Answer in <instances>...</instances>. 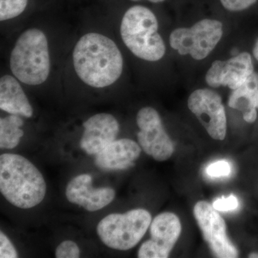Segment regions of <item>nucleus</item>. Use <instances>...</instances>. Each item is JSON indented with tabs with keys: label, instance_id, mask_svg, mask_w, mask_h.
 <instances>
[{
	"label": "nucleus",
	"instance_id": "obj_5",
	"mask_svg": "<svg viewBox=\"0 0 258 258\" xmlns=\"http://www.w3.org/2000/svg\"><path fill=\"white\" fill-rule=\"evenodd\" d=\"M152 221V215L144 209L110 214L98 224L97 233L107 247L128 250L140 242Z\"/></svg>",
	"mask_w": 258,
	"mask_h": 258
},
{
	"label": "nucleus",
	"instance_id": "obj_6",
	"mask_svg": "<svg viewBox=\"0 0 258 258\" xmlns=\"http://www.w3.org/2000/svg\"><path fill=\"white\" fill-rule=\"evenodd\" d=\"M223 36V24L215 19L205 18L189 28L173 30L169 44L181 55H189L196 60L208 57Z\"/></svg>",
	"mask_w": 258,
	"mask_h": 258
},
{
	"label": "nucleus",
	"instance_id": "obj_26",
	"mask_svg": "<svg viewBox=\"0 0 258 258\" xmlns=\"http://www.w3.org/2000/svg\"><path fill=\"white\" fill-rule=\"evenodd\" d=\"M252 53H253L254 58L258 61V39L254 44Z\"/></svg>",
	"mask_w": 258,
	"mask_h": 258
},
{
	"label": "nucleus",
	"instance_id": "obj_2",
	"mask_svg": "<svg viewBox=\"0 0 258 258\" xmlns=\"http://www.w3.org/2000/svg\"><path fill=\"white\" fill-rule=\"evenodd\" d=\"M46 189L41 173L26 158L0 156V191L10 204L20 209L34 208L44 200Z\"/></svg>",
	"mask_w": 258,
	"mask_h": 258
},
{
	"label": "nucleus",
	"instance_id": "obj_19",
	"mask_svg": "<svg viewBox=\"0 0 258 258\" xmlns=\"http://www.w3.org/2000/svg\"><path fill=\"white\" fill-rule=\"evenodd\" d=\"M80 257V249L76 242L66 240L61 242L55 249V257L78 258Z\"/></svg>",
	"mask_w": 258,
	"mask_h": 258
},
{
	"label": "nucleus",
	"instance_id": "obj_13",
	"mask_svg": "<svg viewBox=\"0 0 258 258\" xmlns=\"http://www.w3.org/2000/svg\"><path fill=\"white\" fill-rule=\"evenodd\" d=\"M84 132L81 147L90 155H96L115 140L119 133V123L113 115L98 113L83 123Z\"/></svg>",
	"mask_w": 258,
	"mask_h": 258
},
{
	"label": "nucleus",
	"instance_id": "obj_15",
	"mask_svg": "<svg viewBox=\"0 0 258 258\" xmlns=\"http://www.w3.org/2000/svg\"><path fill=\"white\" fill-rule=\"evenodd\" d=\"M0 108L10 114L30 118L33 109L21 85L15 77L5 75L0 79Z\"/></svg>",
	"mask_w": 258,
	"mask_h": 258
},
{
	"label": "nucleus",
	"instance_id": "obj_25",
	"mask_svg": "<svg viewBox=\"0 0 258 258\" xmlns=\"http://www.w3.org/2000/svg\"><path fill=\"white\" fill-rule=\"evenodd\" d=\"M131 2H141L143 0H129ZM146 1L149 2V3H153V4H161V3H165L167 0H146Z\"/></svg>",
	"mask_w": 258,
	"mask_h": 258
},
{
	"label": "nucleus",
	"instance_id": "obj_11",
	"mask_svg": "<svg viewBox=\"0 0 258 258\" xmlns=\"http://www.w3.org/2000/svg\"><path fill=\"white\" fill-rule=\"evenodd\" d=\"M253 73L252 56L242 52L228 60L214 61L205 76V81L210 87L224 86L233 91L240 87Z\"/></svg>",
	"mask_w": 258,
	"mask_h": 258
},
{
	"label": "nucleus",
	"instance_id": "obj_16",
	"mask_svg": "<svg viewBox=\"0 0 258 258\" xmlns=\"http://www.w3.org/2000/svg\"><path fill=\"white\" fill-rule=\"evenodd\" d=\"M228 104L242 114L258 108V73L251 74L240 87L232 91Z\"/></svg>",
	"mask_w": 258,
	"mask_h": 258
},
{
	"label": "nucleus",
	"instance_id": "obj_21",
	"mask_svg": "<svg viewBox=\"0 0 258 258\" xmlns=\"http://www.w3.org/2000/svg\"><path fill=\"white\" fill-rule=\"evenodd\" d=\"M258 0H220L224 9L231 13H240L249 9Z\"/></svg>",
	"mask_w": 258,
	"mask_h": 258
},
{
	"label": "nucleus",
	"instance_id": "obj_3",
	"mask_svg": "<svg viewBox=\"0 0 258 258\" xmlns=\"http://www.w3.org/2000/svg\"><path fill=\"white\" fill-rule=\"evenodd\" d=\"M120 33L127 48L142 60L157 62L165 55L157 16L147 7L136 5L129 8L122 18Z\"/></svg>",
	"mask_w": 258,
	"mask_h": 258
},
{
	"label": "nucleus",
	"instance_id": "obj_9",
	"mask_svg": "<svg viewBox=\"0 0 258 258\" xmlns=\"http://www.w3.org/2000/svg\"><path fill=\"white\" fill-rule=\"evenodd\" d=\"M194 215L212 253L220 258L238 257V251L227 237L225 220L212 205L208 202H198L194 208Z\"/></svg>",
	"mask_w": 258,
	"mask_h": 258
},
{
	"label": "nucleus",
	"instance_id": "obj_23",
	"mask_svg": "<svg viewBox=\"0 0 258 258\" xmlns=\"http://www.w3.org/2000/svg\"><path fill=\"white\" fill-rule=\"evenodd\" d=\"M18 257V252L14 245L10 242L9 238L3 232H0V257L16 258Z\"/></svg>",
	"mask_w": 258,
	"mask_h": 258
},
{
	"label": "nucleus",
	"instance_id": "obj_10",
	"mask_svg": "<svg viewBox=\"0 0 258 258\" xmlns=\"http://www.w3.org/2000/svg\"><path fill=\"white\" fill-rule=\"evenodd\" d=\"M181 232V222L177 215L171 212L159 214L151 223V239L142 244L138 257H169Z\"/></svg>",
	"mask_w": 258,
	"mask_h": 258
},
{
	"label": "nucleus",
	"instance_id": "obj_4",
	"mask_svg": "<svg viewBox=\"0 0 258 258\" xmlns=\"http://www.w3.org/2000/svg\"><path fill=\"white\" fill-rule=\"evenodd\" d=\"M50 66L45 34L37 28L23 32L10 54V68L13 76L28 86H39L48 79Z\"/></svg>",
	"mask_w": 258,
	"mask_h": 258
},
{
	"label": "nucleus",
	"instance_id": "obj_1",
	"mask_svg": "<svg viewBox=\"0 0 258 258\" xmlns=\"http://www.w3.org/2000/svg\"><path fill=\"white\" fill-rule=\"evenodd\" d=\"M75 72L91 87H108L120 79L123 58L115 42L109 37L88 32L76 42L73 51Z\"/></svg>",
	"mask_w": 258,
	"mask_h": 258
},
{
	"label": "nucleus",
	"instance_id": "obj_7",
	"mask_svg": "<svg viewBox=\"0 0 258 258\" xmlns=\"http://www.w3.org/2000/svg\"><path fill=\"white\" fill-rule=\"evenodd\" d=\"M139 145L144 152L158 161L169 159L174 152V144L166 133L157 110L144 107L137 113Z\"/></svg>",
	"mask_w": 258,
	"mask_h": 258
},
{
	"label": "nucleus",
	"instance_id": "obj_24",
	"mask_svg": "<svg viewBox=\"0 0 258 258\" xmlns=\"http://www.w3.org/2000/svg\"><path fill=\"white\" fill-rule=\"evenodd\" d=\"M243 118L246 122L249 123H254L257 119V109H252L251 111L247 112V113H244Z\"/></svg>",
	"mask_w": 258,
	"mask_h": 258
},
{
	"label": "nucleus",
	"instance_id": "obj_12",
	"mask_svg": "<svg viewBox=\"0 0 258 258\" xmlns=\"http://www.w3.org/2000/svg\"><path fill=\"white\" fill-rule=\"evenodd\" d=\"M92 176L81 174L71 179L66 186V198L70 203L82 207L89 212H96L109 205L114 200V189L109 187L95 188Z\"/></svg>",
	"mask_w": 258,
	"mask_h": 258
},
{
	"label": "nucleus",
	"instance_id": "obj_22",
	"mask_svg": "<svg viewBox=\"0 0 258 258\" xmlns=\"http://www.w3.org/2000/svg\"><path fill=\"white\" fill-rule=\"evenodd\" d=\"M212 206L217 211H234L239 208V201L235 195H231L228 198L222 197L217 199L212 204Z\"/></svg>",
	"mask_w": 258,
	"mask_h": 258
},
{
	"label": "nucleus",
	"instance_id": "obj_17",
	"mask_svg": "<svg viewBox=\"0 0 258 258\" xmlns=\"http://www.w3.org/2000/svg\"><path fill=\"white\" fill-rule=\"evenodd\" d=\"M24 122L20 115L10 114L0 119V148L13 149L20 143L23 137L21 129Z\"/></svg>",
	"mask_w": 258,
	"mask_h": 258
},
{
	"label": "nucleus",
	"instance_id": "obj_14",
	"mask_svg": "<svg viewBox=\"0 0 258 258\" xmlns=\"http://www.w3.org/2000/svg\"><path fill=\"white\" fill-rule=\"evenodd\" d=\"M141 152L140 145L132 139H118L96 154L95 164L103 170H123L134 166Z\"/></svg>",
	"mask_w": 258,
	"mask_h": 258
},
{
	"label": "nucleus",
	"instance_id": "obj_18",
	"mask_svg": "<svg viewBox=\"0 0 258 258\" xmlns=\"http://www.w3.org/2000/svg\"><path fill=\"white\" fill-rule=\"evenodd\" d=\"M28 3L29 0H0V20L18 18L26 10Z\"/></svg>",
	"mask_w": 258,
	"mask_h": 258
},
{
	"label": "nucleus",
	"instance_id": "obj_27",
	"mask_svg": "<svg viewBox=\"0 0 258 258\" xmlns=\"http://www.w3.org/2000/svg\"><path fill=\"white\" fill-rule=\"evenodd\" d=\"M249 257L251 258H258V253H251L249 254Z\"/></svg>",
	"mask_w": 258,
	"mask_h": 258
},
{
	"label": "nucleus",
	"instance_id": "obj_20",
	"mask_svg": "<svg viewBox=\"0 0 258 258\" xmlns=\"http://www.w3.org/2000/svg\"><path fill=\"white\" fill-rule=\"evenodd\" d=\"M206 173L212 178L226 177L231 173L230 163L225 160L215 161L206 168Z\"/></svg>",
	"mask_w": 258,
	"mask_h": 258
},
{
	"label": "nucleus",
	"instance_id": "obj_8",
	"mask_svg": "<svg viewBox=\"0 0 258 258\" xmlns=\"http://www.w3.org/2000/svg\"><path fill=\"white\" fill-rule=\"evenodd\" d=\"M188 108L196 115L209 135L222 141L227 134V117L221 96L208 88L195 90L187 101Z\"/></svg>",
	"mask_w": 258,
	"mask_h": 258
}]
</instances>
